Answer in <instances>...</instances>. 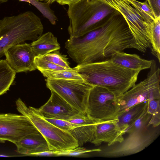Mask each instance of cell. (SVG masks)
Returning <instances> with one entry per match:
<instances>
[{
  "label": "cell",
  "mask_w": 160,
  "mask_h": 160,
  "mask_svg": "<svg viewBox=\"0 0 160 160\" xmlns=\"http://www.w3.org/2000/svg\"><path fill=\"white\" fill-rule=\"evenodd\" d=\"M138 14L146 23L151 26L157 17L147 1L140 2L136 0H128Z\"/></svg>",
  "instance_id": "22"
},
{
  "label": "cell",
  "mask_w": 160,
  "mask_h": 160,
  "mask_svg": "<svg viewBox=\"0 0 160 160\" xmlns=\"http://www.w3.org/2000/svg\"><path fill=\"white\" fill-rule=\"evenodd\" d=\"M160 69L152 60L146 78L116 97L118 117L131 107L149 100L160 99Z\"/></svg>",
  "instance_id": "6"
},
{
  "label": "cell",
  "mask_w": 160,
  "mask_h": 160,
  "mask_svg": "<svg viewBox=\"0 0 160 160\" xmlns=\"http://www.w3.org/2000/svg\"><path fill=\"white\" fill-rule=\"evenodd\" d=\"M48 2H49L50 4L52 3L57 0H46Z\"/></svg>",
  "instance_id": "35"
},
{
  "label": "cell",
  "mask_w": 160,
  "mask_h": 160,
  "mask_svg": "<svg viewBox=\"0 0 160 160\" xmlns=\"http://www.w3.org/2000/svg\"><path fill=\"white\" fill-rule=\"evenodd\" d=\"M30 156H57L56 151L47 150L32 154Z\"/></svg>",
  "instance_id": "32"
},
{
  "label": "cell",
  "mask_w": 160,
  "mask_h": 160,
  "mask_svg": "<svg viewBox=\"0 0 160 160\" xmlns=\"http://www.w3.org/2000/svg\"><path fill=\"white\" fill-rule=\"evenodd\" d=\"M38 132L25 116L10 113H0V142L8 141L15 144L26 136Z\"/></svg>",
  "instance_id": "11"
},
{
  "label": "cell",
  "mask_w": 160,
  "mask_h": 160,
  "mask_svg": "<svg viewBox=\"0 0 160 160\" xmlns=\"http://www.w3.org/2000/svg\"><path fill=\"white\" fill-rule=\"evenodd\" d=\"M29 3L35 7L52 24H55L57 19L53 11L50 8L49 2L42 3L37 0H29Z\"/></svg>",
  "instance_id": "26"
},
{
  "label": "cell",
  "mask_w": 160,
  "mask_h": 160,
  "mask_svg": "<svg viewBox=\"0 0 160 160\" xmlns=\"http://www.w3.org/2000/svg\"><path fill=\"white\" fill-rule=\"evenodd\" d=\"M157 17H160V0H146Z\"/></svg>",
  "instance_id": "31"
},
{
  "label": "cell",
  "mask_w": 160,
  "mask_h": 160,
  "mask_svg": "<svg viewBox=\"0 0 160 160\" xmlns=\"http://www.w3.org/2000/svg\"><path fill=\"white\" fill-rule=\"evenodd\" d=\"M15 102L18 111L28 118L43 136L50 150L61 151L79 147L77 141L69 132L62 129L48 122L38 109L27 107L20 98L17 99Z\"/></svg>",
  "instance_id": "5"
},
{
  "label": "cell",
  "mask_w": 160,
  "mask_h": 160,
  "mask_svg": "<svg viewBox=\"0 0 160 160\" xmlns=\"http://www.w3.org/2000/svg\"><path fill=\"white\" fill-rule=\"evenodd\" d=\"M148 104V101L134 105L118 118L117 124L124 135L125 130L140 115Z\"/></svg>",
  "instance_id": "19"
},
{
  "label": "cell",
  "mask_w": 160,
  "mask_h": 160,
  "mask_svg": "<svg viewBox=\"0 0 160 160\" xmlns=\"http://www.w3.org/2000/svg\"><path fill=\"white\" fill-rule=\"evenodd\" d=\"M81 0H57V2L61 5H68L75 3Z\"/></svg>",
  "instance_id": "33"
},
{
  "label": "cell",
  "mask_w": 160,
  "mask_h": 160,
  "mask_svg": "<svg viewBox=\"0 0 160 160\" xmlns=\"http://www.w3.org/2000/svg\"><path fill=\"white\" fill-rule=\"evenodd\" d=\"M7 0H0V2H7Z\"/></svg>",
  "instance_id": "37"
},
{
  "label": "cell",
  "mask_w": 160,
  "mask_h": 160,
  "mask_svg": "<svg viewBox=\"0 0 160 160\" xmlns=\"http://www.w3.org/2000/svg\"><path fill=\"white\" fill-rule=\"evenodd\" d=\"M101 149H87L83 147H78L74 148L61 151H56L57 156H77L82 154L90 152H98L101 151Z\"/></svg>",
  "instance_id": "28"
},
{
  "label": "cell",
  "mask_w": 160,
  "mask_h": 160,
  "mask_svg": "<svg viewBox=\"0 0 160 160\" xmlns=\"http://www.w3.org/2000/svg\"><path fill=\"white\" fill-rule=\"evenodd\" d=\"M116 97L107 88L93 85L88 98L87 115L98 122L117 119Z\"/></svg>",
  "instance_id": "10"
},
{
  "label": "cell",
  "mask_w": 160,
  "mask_h": 160,
  "mask_svg": "<svg viewBox=\"0 0 160 160\" xmlns=\"http://www.w3.org/2000/svg\"><path fill=\"white\" fill-rule=\"evenodd\" d=\"M132 36L124 18L116 10L101 27L65 43L68 55L77 65L109 59L118 52L130 48Z\"/></svg>",
  "instance_id": "1"
},
{
  "label": "cell",
  "mask_w": 160,
  "mask_h": 160,
  "mask_svg": "<svg viewBox=\"0 0 160 160\" xmlns=\"http://www.w3.org/2000/svg\"><path fill=\"white\" fill-rule=\"evenodd\" d=\"M84 75L90 83L108 89L119 96L136 84L140 71L130 70L114 62L109 59L77 65L73 68Z\"/></svg>",
  "instance_id": "2"
},
{
  "label": "cell",
  "mask_w": 160,
  "mask_h": 160,
  "mask_svg": "<svg viewBox=\"0 0 160 160\" xmlns=\"http://www.w3.org/2000/svg\"><path fill=\"white\" fill-rule=\"evenodd\" d=\"M4 55L6 62L16 73L37 69L34 62L36 56L30 44L14 45L6 51Z\"/></svg>",
  "instance_id": "12"
},
{
  "label": "cell",
  "mask_w": 160,
  "mask_h": 160,
  "mask_svg": "<svg viewBox=\"0 0 160 160\" xmlns=\"http://www.w3.org/2000/svg\"><path fill=\"white\" fill-rule=\"evenodd\" d=\"M44 118L48 122L56 127L68 132L78 125L77 124L72 123L67 120L45 118Z\"/></svg>",
  "instance_id": "29"
},
{
  "label": "cell",
  "mask_w": 160,
  "mask_h": 160,
  "mask_svg": "<svg viewBox=\"0 0 160 160\" xmlns=\"http://www.w3.org/2000/svg\"><path fill=\"white\" fill-rule=\"evenodd\" d=\"M115 10L102 0H81L68 5L70 37H78L100 28Z\"/></svg>",
  "instance_id": "4"
},
{
  "label": "cell",
  "mask_w": 160,
  "mask_h": 160,
  "mask_svg": "<svg viewBox=\"0 0 160 160\" xmlns=\"http://www.w3.org/2000/svg\"><path fill=\"white\" fill-rule=\"evenodd\" d=\"M68 121L78 125L68 132L77 141L79 147L87 142L91 143L94 138L98 122L81 113L74 115Z\"/></svg>",
  "instance_id": "14"
},
{
  "label": "cell",
  "mask_w": 160,
  "mask_h": 160,
  "mask_svg": "<svg viewBox=\"0 0 160 160\" xmlns=\"http://www.w3.org/2000/svg\"><path fill=\"white\" fill-rule=\"evenodd\" d=\"M117 120L97 123L94 138L91 143L98 146L104 142L108 144V146H110L122 141L123 135L117 124Z\"/></svg>",
  "instance_id": "15"
},
{
  "label": "cell",
  "mask_w": 160,
  "mask_h": 160,
  "mask_svg": "<svg viewBox=\"0 0 160 160\" xmlns=\"http://www.w3.org/2000/svg\"><path fill=\"white\" fill-rule=\"evenodd\" d=\"M14 156H10V155H4L0 154V157H15Z\"/></svg>",
  "instance_id": "34"
},
{
  "label": "cell",
  "mask_w": 160,
  "mask_h": 160,
  "mask_svg": "<svg viewBox=\"0 0 160 160\" xmlns=\"http://www.w3.org/2000/svg\"><path fill=\"white\" fill-rule=\"evenodd\" d=\"M40 19L31 11L0 20V59L11 47L25 41H34L42 35Z\"/></svg>",
  "instance_id": "3"
},
{
  "label": "cell",
  "mask_w": 160,
  "mask_h": 160,
  "mask_svg": "<svg viewBox=\"0 0 160 160\" xmlns=\"http://www.w3.org/2000/svg\"><path fill=\"white\" fill-rule=\"evenodd\" d=\"M46 85L79 112L87 115L89 92L93 85L84 80L47 78Z\"/></svg>",
  "instance_id": "9"
},
{
  "label": "cell",
  "mask_w": 160,
  "mask_h": 160,
  "mask_svg": "<svg viewBox=\"0 0 160 160\" xmlns=\"http://www.w3.org/2000/svg\"><path fill=\"white\" fill-rule=\"evenodd\" d=\"M48 101L38 109L45 118L68 121L74 115L80 113L52 91Z\"/></svg>",
  "instance_id": "13"
},
{
  "label": "cell",
  "mask_w": 160,
  "mask_h": 160,
  "mask_svg": "<svg viewBox=\"0 0 160 160\" xmlns=\"http://www.w3.org/2000/svg\"><path fill=\"white\" fill-rule=\"evenodd\" d=\"M158 127L148 126L133 131L128 133V136L121 142L97 152L99 156L105 158H118L138 153L148 147L158 137L160 133Z\"/></svg>",
  "instance_id": "8"
},
{
  "label": "cell",
  "mask_w": 160,
  "mask_h": 160,
  "mask_svg": "<svg viewBox=\"0 0 160 160\" xmlns=\"http://www.w3.org/2000/svg\"><path fill=\"white\" fill-rule=\"evenodd\" d=\"M147 107L148 105L138 118L125 130L124 135L148 126V124L152 114L148 112Z\"/></svg>",
  "instance_id": "24"
},
{
  "label": "cell",
  "mask_w": 160,
  "mask_h": 160,
  "mask_svg": "<svg viewBox=\"0 0 160 160\" xmlns=\"http://www.w3.org/2000/svg\"><path fill=\"white\" fill-rule=\"evenodd\" d=\"M110 59L114 63L128 69L140 71L150 68L152 60L141 58L136 54L118 52L112 55Z\"/></svg>",
  "instance_id": "17"
},
{
  "label": "cell",
  "mask_w": 160,
  "mask_h": 160,
  "mask_svg": "<svg viewBox=\"0 0 160 160\" xmlns=\"http://www.w3.org/2000/svg\"><path fill=\"white\" fill-rule=\"evenodd\" d=\"M44 59L58 66L66 68H71L67 56L62 54L59 50L51 52L42 56Z\"/></svg>",
  "instance_id": "25"
},
{
  "label": "cell",
  "mask_w": 160,
  "mask_h": 160,
  "mask_svg": "<svg viewBox=\"0 0 160 160\" xmlns=\"http://www.w3.org/2000/svg\"><path fill=\"white\" fill-rule=\"evenodd\" d=\"M34 63L36 69L52 70H72L73 68H66L61 67L48 61L42 57L36 56L34 58Z\"/></svg>",
  "instance_id": "27"
},
{
  "label": "cell",
  "mask_w": 160,
  "mask_h": 160,
  "mask_svg": "<svg viewBox=\"0 0 160 160\" xmlns=\"http://www.w3.org/2000/svg\"><path fill=\"white\" fill-rule=\"evenodd\" d=\"M7 0L8 1V0ZM19 0L22 1L27 2H28V3L29 2V0Z\"/></svg>",
  "instance_id": "36"
},
{
  "label": "cell",
  "mask_w": 160,
  "mask_h": 160,
  "mask_svg": "<svg viewBox=\"0 0 160 160\" xmlns=\"http://www.w3.org/2000/svg\"><path fill=\"white\" fill-rule=\"evenodd\" d=\"M147 111L152 115L160 113V99H153L148 100Z\"/></svg>",
  "instance_id": "30"
},
{
  "label": "cell",
  "mask_w": 160,
  "mask_h": 160,
  "mask_svg": "<svg viewBox=\"0 0 160 160\" xmlns=\"http://www.w3.org/2000/svg\"><path fill=\"white\" fill-rule=\"evenodd\" d=\"M15 145L18 153L29 156L50 150L46 141L39 132L26 136Z\"/></svg>",
  "instance_id": "16"
},
{
  "label": "cell",
  "mask_w": 160,
  "mask_h": 160,
  "mask_svg": "<svg viewBox=\"0 0 160 160\" xmlns=\"http://www.w3.org/2000/svg\"><path fill=\"white\" fill-rule=\"evenodd\" d=\"M119 12L122 16L132 36L130 48L145 52L151 48V26L145 22L128 0H102Z\"/></svg>",
  "instance_id": "7"
},
{
  "label": "cell",
  "mask_w": 160,
  "mask_h": 160,
  "mask_svg": "<svg viewBox=\"0 0 160 160\" xmlns=\"http://www.w3.org/2000/svg\"><path fill=\"white\" fill-rule=\"evenodd\" d=\"M16 73L5 59H0V96L9 90Z\"/></svg>",
  "instance_id": "20"
},
{
  "label": "cell",
  "mask_w": 160,
  "mask_h": 160,
  "mask_svg": "<svg viewBox=\"0 0 160 160\" xmlns=\"http://www.w3.org/2000/svg\"><path fill=\"white\" fill-rule=\"evenodd\" d=\"M30 44L36 56L42 57L60 48L57 38L50 32L41 35Z\"/></svg>",
  "instance_id": "18"
},
{
  "label": "cell",
  "mask_w": 160,
  "mask_h": 160,
  "mask_svg": "<svg viewBox=\"0 0 160 160\" xmlns=\"http://www.w3.org/2000/svg\"><path fill=\"white\" fill-rule=\"evenodd\" d=\"M38 1H43V0H37Z\"/></svg>",
  "instance_id": "38"
},
{
  "label": "cell",
  "mask_w": 160,
  "mask_h": 160,
  "mask_svg": "<svg viewBox=\"0 0 160 160\" xmlns=\"http://www.w3.org/2000/svg\"><path fill=\"white\" fill-rule=\"evenodd\" d=\"M39 70L43 76L48 79L85 81L84 75L79 73L73 69L72 70L40 69Z\"/></svg>",
  "instance_id": "21"
},
{
  "label": "cell",
  "mask_w": 160,
  "mask_h": 160,
  "mask_svg": "<svg viewBox=\"0 0 160 160\" xmlns=\"http://www.w3.org/2000/svg\"><path fill=\"white\" fill-rule=\"evenodd\" d=\"M150 40L152 54L160 62V17L158 18L152 25Z\"/></svg>",
  "instance_id": "23"
}]
</instances>
